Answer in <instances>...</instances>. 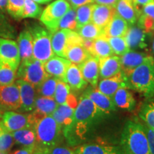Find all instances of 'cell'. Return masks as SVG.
Wrapping results in <instances>:
<instances>
[{
	"instance_id": "60d3db41",
	"label": "cell",
	"mask_w": 154,
	"mask_h": 154,
	"mask_svg": "<svg viewBox=\"0 0 154 154\" xmlns=\"http://www.w3.org/2000/svg\"><path fill=\"white\" fill-rule=\"evenodd\" d=\"M42 8L37 5V3L32 0H25L24 10L23 14L24 18H36L42 15Z\"/></svg>"
},
{
	"instance_id": "d590c367",
	"label": "cell",
	"mask_w": 154,
	"mask_h": 154,
	"mask_svg": "<svg viewBox=\"0 0 154 154\" xmlns=\"http://www.w3.org/2000/svg\"><path fill=\"white\" fill-rule=\"evenodd\" d=\"M16 71L8 64L0 63V86L14 84L17 77Z\"/></svg>"
},
{
	"instance_id": "9c48e42d",
	"label": "cell",
	"mask_w": 154,
	"mask_h": 154,
	"mask_svg": "<svg viewBox=\"0 0 154 154\" xmlns=\"http://www.w3.org/2000/svg\"><path fill=\"white\" fill-rule=\"evenodd\" d=\"M20 60L18 44L13 40L0 38V63L8 64L17 70Z\"/></svg>"
},
{
	"instance_id": "e575fe53",
	"label": "cell",
	"mask_w": 154,
	"mask_h": 154,
	"mask_svg": "<svg viewBox=\"0 0 154 154\" xmlns=\"http://www.w3.org/2000/svg\"><path fill=\"white\" fill-rule=\"evenodd\" d=\"M58 80L59 79L56 77L49 76L41 85L36 88V92L42 96L54 98Z\"/></svg>"
},
{
	"instance_id": "30bf717a",
	"label": "cell",
	"mask_w": 154,
	"mask_h": 154,
	"mask_svg": "<svg viewBox=\"0 0 154 154\" xmlns=\"http://www.w3.org/2000/svg\"><path fill=\"white\" fill-rule=\"evenodd\" d=\"M21 107L19 88L17 84L0 86V108L7 110H17Z\"/></svg>"
},
{
	"instance_id": "9f6ffc18",
	"label": "cell",
	"mask_w": 154,
	"mask_h": 154,
	"mask_svg": "<svg viewBox=\"0 0 154 154\" xmlns=\"http://www.w3.org/2000/svg\"><path fill=\"white\" fill-rule=\"evenodd\" d=\"M0 154H9L8 151L7 152H0Z\"/></svg>"
},
{
	"instance_id": "d6a6232c",
	"label": "cell",
	"mask_w": 154,
	"mask_h": 154,
	"mask_svg": "<svg viewBox=\"0 0 154 154\" xmlns=\"http://www.w3.org/2000/svg\"><path fill=\"white\" fill-rule=\"evenodd\" d=\"M94 4H88L81 6L76 9V29L88 23L91 22L92 13Z\"/></svg>"
},
{
	"instance_id": "ffe728a7",
	"label": "cell",
	"mask_w": 154,
	"mask_h": 154,
	"mask_svg": "<svg viewBox=\"0 0 154 154\" xmlns=\"http://www.w3.org/2000/svg\"><path fill=\"white\" fill-rule=\"evenodd\" d=\"M116 14L115 7L102 5H94L91 22L104 29Z\"/></svg>"
},
{
	"instance_id": "ac0fdd59",
	"label": "cell",
	"mask_w": 154,
	"mask_h": 154,
	"mask_svg": "<svg viewBox=\"0 0 154 154\" xmlns=\"http://www.w3.org/2000/svg\"><path fill=\"white\" fill-rule=\"evenodd\" d=\"M88 97L91 100L98 109L103 113L109 115L113 111H116L117 107L111 98L105 95L98 88H89L85 92Z\"/></svg>"
},
{
	"instance_id": "5bb4252c",
	"label": "cell",
	"mask_w": 154,
	"mask_h": 154,
	"mask_svg": "<svg viewBox=\"0 0 154 154\" xmlns=\"http://www.w3.org/2000/svg\"><path fill=\"white\" fill-rule=\"evenodd\" d=\"M121 88H128L126 76L122 71L110 78L103 79L98 85V89L111 99Z\"/></svg>"
},
{
	"instance_id": "7dc6e473",
	"label": "cell",
	"mask_w": 154,
	"mask_h": 154,
	"mask_svg": "<svg viewBox=\"0 0 154 154\" xmlns=\"http://www.w3.org/2000/svg\"><path fill=\"white\" fill-rule=\"evenodd\" d=\"M94 44V39H90V38H83V42H82V46L87 51L91 54L92 49H93Z\"/></svg>"
},
{
	"instance_id": "11a10c76",
	"label": "cell",
	"mask_w": 154,
	"mask_h": 154,
	"mask_svg": "<svg viewBox=\"0 0 154 154\" xmlns=\"http://www.w3.org/2000/svg\"><path fill=\"white\" fill-rule=\"evenodd\" d=\"M151 50H152V53L154 56V36L153 38V42H152V46H151Z\"/></svg>"
},
{
	"instance_id": "d4e9b609",
	"label": "cell",
	"mask_w": 154,
	"mask_h": 154,
	"mask_svg": "<svg viewBox=\"0 0 154 154\" xmlns=\"http://www.w3.org/2000/svg\"><path fill=\"white\" fill-rule=\"evenodd\" d=\"M116 106L124 110L131 111L136 107V101L134 94L126 88H121L112 98Z\"/></svg>"
},
{
	"instance_id": "83f0119b",
	"label": "cell",
	"mask_w": 154,
	"mask_h": 154,
	"mask_svg": "<svg viewBox=\"0 0 154 154\" xmlns=\"http://www.w3.org/2000/svg\"><path fill=\"white\" fill-rule=\"evenodd\" d=\"M92 56L82 44H73L68 47L66 59L75 64H80Z\"/></svg>"
},
{
	"instance_id": "4fadbf2b",
	"label": "cell",
	"mask_w": 154,
	"mask_h": 154,
	"mask_svg": "<svg viewBox=\"0 0 154 154\" xmlns=\"http://www.w3.org/2000/svg\"><path fill=\"white\" fill-rule=\"evenodd\" d=\"M71 63L72 62L66 58L54 55L44 63V66L46 72L50 76L56 77L58 79L66 82V72Z\"/></svg>"
},
{
	"instance_id": "d6986e66",
	"label": "cell",
	"mask_w": 154,
	"mask_h": 154,
	"mask_svg": "<svg viewBox=\"0 0 154 154\" xmlns=\"http://www.w3.org/2000/svg\"><path fill=\"white\" fill-rule=\"evenodd\" d=\"M147 34L146 32L138 26H131L127 31L125 39L130 49H145L148 47Z\"/></svg>"
},
{
	"instance_id": "484cf974",
	"label": "cell",
	"mask_w": 154,
	"mask_h": 154,
	"mask_svg": "<svg viewBox=\"0 0 154 154\" xmlns=\"http://www.w3.org/2000/svg\"><path fill=\"white\" fill-rule=\"evenodd\" d=\"M66 83L71 88L75 91L84 89L87 86L88 82L84 79L79 68L75 63H72L66 74Z\"/></svg>"
},
{
	"instance_id": "4316f807",
	"label": "cell",
	"mask_w": 154,
	"mask_h": 154,
	"mask_svg": "<svg viewBox=\"0 0 154 154\" xmlns=\"http://www.w3.org/2000/svg\"><path fill=\"white\" fill-rule=\"evenodd\" d=\"M18 47L22 61L32 59L33 56V38L29 30L25 29L19 34Z\"/></svg>"
},
{
	"instance_id": "b9f144b4",
	"label": "cell",
	"mask_w": 154,
	"mask_h": 154,
	"mask_svg": "<svg viewBox=\"0 0 154 154\" xmlns=\"http://www.w3.org/2000/svg\"><path fill=\"white\" fill-rule=\"evenodd\" d=\"M14 141L12 134L6 130L0 138V152L9 151L14 145Z\"/></svg>"
},
{
	"instance_id": "1f68e13d",
	"label": "cell",
	"mask_w": 154,
	"mask_h": 154,
	"mask_svg": "<svg viewBox=\"0 0 154 154\" xmlns=\"http://www.w3.org/2000/svg\"><path fill=\"white\" fill-rule=\"evenodd\" d=\"M76 32L84 38H90L95 40L96 38L104 36V30L94 23H88L76 29Z\"/></svg>"
},
{
	"instance_id": "f1b7e54d",
	"label": "cell",
	"mask_w": 154,
	"mask_h": 154,
	"mask_svg": "<svg viewBox=\"0 0 154 154\" xmlns=\"http://www.w3.org/2000/svg\"><path fill=\"white\" fill-rule=\"evenodd\" d=\"M11 134L15 141L24 147L36 146V135L35 128H24L11 132Z\"/></svg>"
},
{
	"instance_id": "db71d44e",
	"label": "cell",
	"mask_w": 154,
	"mask_h": 154,
	"mask_svg": "<svg viewBox=\"0 0 154 154\" xmlns=\"http://www.w3.org/2000/svg\"><path fill=\"white\" fill-rule=\"evenodd\" d=\"M32 1L35 2L38 4H46L51 2V0H32Z\"/></svg>"
},
{
	"instance_id": "c3c4849f",
	"label": "cell",
	"mask_w": 154,
	"mask_h": 154,
	"mask_svg": "<svg viewBox=\"0 0 154 154\" xmlns=\"http://www.w3.org/2000/svg\"><path fill=\"white\" fill-rule=\"evenodd\" d=\"M119 0H94V2H96L97 5H107V6H112L116 7Z\"/></svg>"
},
{
	"instance_id": "816d5d0a",
	"label": "cell",
	"mask_w": 154,
	"mask_h": 154,
	"mask_svg": "<svg viewBox=\"0 0 154 154\" xmlns=\"http://www.w3.org/2000/svg\"><path fill=\"white\" fill-rule=\"evenodd\" d=\"M8 0H0V9L3 10L5 7H7Z\"/></svg>"
},
{
	"instance_id": "6da1fadb",
	"label": "cell",
	"mask_w": 154,
	"mask_h": 154,
	"mask_svg": "<svg viewBox=\"0 0 154 154\" xmlns=\"http://www.w3.org/2000/svg\"><path fill=\"white\" fill-rule=\"evenodd\" d=\"M108 116L98 109L84 93L75 109L72 125L63 131V136L69 145L79 146L86 140L88 131Z\"/></svg>"
},
{
	"instance_id": "6f0895ef",
	"label": "cell",
	"mask_w": 154,
	"mask_h": 154,
	"mask_svg": "<svg viewBox=\"0 0 154 154\" xmlns=\"http://www.w3.org/2000/svg\"><path fill=\"white\" fill-rule=\"evenodd\" d=\"M1 117H2V109L0 108V118H1Z\"/></svg>"
},
{
	"instance_id": "3957f363",
	"label": "cell",
	"mask_w": 154,
	"mask_h": 154,
	"mask_svg": "<svg viewBox=\"0 0 154 154\" xmlns=\"http://www.w3.org/2000/svg\"><path fill=\"white\" fill-rule=\"evenodd\" d=\"M126 76L128 88L138 91L149 99L154 98V57L135 68Z\"/></svg>"
},
{
	"instance_id": "681fc988",
	"label": "cell",
	"mask_w": 154,
	"mask_h": 154,
	"mask_svg": "<svg viewBox=\"0 0 154 154\" xmlns=\"http://www.w3.org/2000/svg\"><path fill=\"white\" fill-rule=\"evenodd\" d=\"M153 1H154V0H133L134 5L136 6L138 9H139L140 10H141V9H140V7H143L144 6L152 2Z\"/></svg>"
},
{
	"instance_id": "f907efd6",
	"label": "cell",
	"mask_w": 154,
	"mask_h": 154,
	"mask_svg": "<svg viewBox=\"0 0 154 154\" xmlns=\"http://www.w3.org/2000/svg\"><path fill=\"white\" fill-rule=\"evenodd\" d=\"M49 150L42 149V148L36 146L33 154H49Z\"/></svg>"
},
{
	"instance_id": "277c9868",
	"label": "cell",
	"mask_w": 154,
	"mask_h": 154,
	"mask_svg": "<svg viewBox=\"0 0 154 154\" xmlns=\"http://www.w3.org/2000/svg\"><path fill=\"white\" fill-rule=\"evenodd\" d=\"M36 146L47 150L58 146L61 140L62 128L52 116H45L39 119L35 126Z\"/></svg>"
},
{
	"instance_id": "7a4b0ae2",
	"label": "cell",
	"mask_w": 154,
	"mask_h": 154,
	"mask_svg": "<svg viewBox=\"0 0 154 154\" xmlns=\"http://www.w3.org/2000/svg\"><path fill=\"white\" fill-rule=\"evenodd\" d=\"M119 146L121 154H152L143 125L136 119L126 122Z\"/></svg>"
},
{
	"instance_id": "7c38bea8",
	"label": "cell",
	"mask_w": 154,
	"mask_h": 154,
	"mask_svg": "<svg viewBox=\"0 0 154 154\" xmlns=\"http://www.w3.org/2000/svg\"><path fill=\"white\" fill-rule=\"evenodd\" d=\"M20 91L21 96V107L19 111L22 112H29L34 110L36 101V88L30 83L22 79L17 81Z\"/></svg>"
},
{
	"instance_id": "7bdbcfd3",
	"label": "cell",
	"mask_w": 154,
	"mask_h": 154,
	"mask_svg": "<svg viewBox=\"0 0 154 154\" xmlns=\"http://www.w3.org/2000/svg\"><path fill=\"white\" fill-rule=\"evenodd\" d=\"M49 154H76V153L69 148L57 146L49 150Z\"/></svg>"
},
{
	"instance_id": "ba28073f",
	"label": "cell",
	"mask_w": 154,
	"mask_h": 154,
	"mask_svg": "<svg viewBox=\"0 0 154 154\" xmlns=\"http://www.w3.org/2000/svg\"><path fill=\"white\" fill-rule=\"evenodd\" d=\"M2 121L5 129L11 133L24 128H35L38 121L33 113L22 114L13 111H7L2 115Z\"/></svg>"
},
{
	"instance_id": "f5cc1de1",
	"label": "cell",
	"mask_w": 154,
	"mask_h": 154,
	"mask_svg": "<svg viewBox=\"0 0 154 154\" xmlns=\"http://www.w3.org/2000/svg\"><path fill=\"white\" fill-rule=\"evenodd\" d=\"M5 131H6L5 127L4 126L2 121H0V138H1V136H2V134L5 133Z\"/></svg>"
},
{
	"instance_id": "9a60e30c",
	"label": "cell",
	"mask_w": 154,
	"mask_h": 154,
	"mask_svg": "<svg viewBox=\"0 0 154 154\" xmlns=\"http://www.w3.org/2000/svg\"><path fill=\"white\" fill-rule=\"evenodd\" d=\"M153 57L146 53L129 51L120 57L122 72L126 76L135 68L146 61L151 60Z\"/></svg>"
},
{
	"instance_id": "f35d334b",
	"label": "cell",
	"mask_w": 154,
	"mask_h": 154,
	"mask_svg": "<svg viewBox=\"0 0 154 154\" xmlns=\"http://www.w3.org/2000/svg\"><path fill=\"white\" fill-rule=\"evenodd\" d=\"M59 29H76V9L71 8L63 15L59 22Z\"/></svg>"
},
{
	"instance_id": "f6af8a7d",
	"label": "cell",
	"mask_w": 154,
	"mask_h": 154,
	"mask_svg": "<svg viewBox=\"0 0 154 154\" xmlns=\"http://www.w3.org/2000/svg\"><path fill=\"white\" fill-rule=\"evenodd\" d=\"M69 2L72 8L76 9L81 6L88 5V4H93L94 2V0H69Z\"/></svg>"
},
{
	"instance_id": "8fae6325",
	"label": "cell",
	"mask_w": 154,
	"mask_h": 154,
	"mask_svg": "<svg viewBox=\"0 0 154 154\" xmlns=\"http://www.w3.org/2000/svg\"><path fill=\"white\" fill-rule=\"evenodd\" d=\"M74 151L76 154H121L120 146L104 140L81 144L76 146Z\"/></svg>"
},
{
	"instance_id": "ab89813d",
	"label": "cell",
	"mask_w": 154,
	"mask_h": 154,
	"mask_svg": "<svg viewBox=\"0 0 154 154\" xmlns=\"http://www.w3.org/2000/svg\"><path fill=\"white\" fill-rule=\"evenodd\" d=\"M25 0H8L7 9L9 14L16 19H23Z\"/></svg>"
},
{
	"instance_id": "74e56055",
	"label": "cell",
	"mask_w": 154,
	"mask_h": 154,
	"mask_svg": "<svg viewBox=\"0 0 154 154\" xmlns=\"http://www.w3.org/2000/svg\"><path fill=\"white\" fill-rule=\"evenodd\" d=\"M71 87L67 83L61 80H58L57 88L54 99L59 105L63 104L66 102L69 96L70 95Z\"/></svg>"
},
{
	"instance_id": "f546056e",
	"label": "cell",
	"mask_w": 154,
	"mask_h": 154,
	"mask_svg": "<svg viewBox=\"0 0 154 154\" xmlns=\"http://www.w3.org/2000/svg\"><path fill=\"white\" fill-rule=\"evenodd\" d=\"M58 105L54 98L38 96L36 99L34 111L43 116H51Z\"/></svg>"
},
{
	"instance_id": "e0dca14e",
	"label": "cell",
	"mask_w": 154,
	"mask_h": 154,
	"mask_svg": "<svg viewBox=\"0 0 154 154\" xmlns=\"http://www.w3.org/2000/svg\"><path fill=\"white\" fill-rule=\"evenodd\" d=\"M115 8L117 14L130 26L135 24L141 14V10L134 5L133 0H119Z\"/></svg>"
},
{
	"instance_id": "2e32d148",
	"label": "cell",
	"mask_w": 154,
	"mask_h": 154,
	"mask_svg": "<svg viewBox=\"0 0 154 154\" xmlns=\"http://www.w3.org/2000/svg\"><path fill=\"white\" fill-rule=\"evenodd\" d=\"M84 79L94 87L98 84L100 74L99 59L91 56L84 62L78 65Z\"/></svg>"
},
{
	"instance_id": "52a82bcc",
	"label": "cell",
	"mask_w": 154,
	"mask_h": 154,
	"mask_svg": "<svg viewBox=\"0 0 154 154\" xmlns=\"http://www.w3.org/2000/svg\"><path fill=\"white\" fill-rule=\"evenodd\" d=\"M71 8L70 4L66 0H56L46 7L40 17V21L53 34L59 30V22Z\"/></svg>"
},
{
	"instance_id": "44dd1931",
	"label": "cell",
	"mask_w": 154,
	"mask_h": 154,
	"mask_svg": "<svg viewBox=\"0 0 154 154\" xmlns=\"http://www.w3.org/2000/svg\"><path fill=\"white\" fill-rule=\"evenodd\" d=\"M99 76L101 78L107 79L112 77L122 71L120 57L111 56L99 59Z\"/></svg>"
},
{
	"instance_id": "5b68a950",
	"label": "cell",
	"mask_w": 154,
	"mask_h": 154,
	"mask_svg": "<svg viewBox=\"0 0 154 154\" xmlns=\"http://www.w3.org/2000/svg\"><path fill=\"white\" fill-rule=\"evenodd\" d=\"M29 30L33 38L34 57L42 63H45L55 54L51 47L52 34L49 30L38 25L32 26Z\"/></svg>"
},
{
	"instance_id": "ee69618b",
	"label": "cell",
	"mask_w": 154,
	"mask_h": 154,
	"mask_svg": "<svg viewBox=\"0 0 154 154\" xmlns=\"http://www.w3.org/2000/svg\"><path fill=\"white\" fill-rule=\"evenodd\" d=\"M146 136H147L148 140H149L150 149L152 154H154V128H149V127L143 125Z\"/></svg>"
},
{
	"instance_id": "4dcf8cb0",
	"label": "cell",
	"mask_w": 154,
	"mask_h": 154,
	"mask_svg": "<svg viewBox=\"0 0 154 154\" xmlns=\"http://www.w3.org/2000/svg\"><path fill=\"white\" fill-rule=\"evenodd\" d=\"M91 55L99 59L114 55L110 44L105 36H102L94 40Z\"/></svg>"
},
{
	"instance_id": "603a6c76",
	"label": "cell",
	"mask_w": 154,
	"mask_h": 154,
	"mask_svg": "<svg viewBox=\"0 0 154 154\" xmlns=\"http://www.w3.org/2000/svg\"><path fill=\"white\" fill-rule=\"evenodd\" d=\"M75 109L67 105L66 103L58 105L56 110L52 113V117L60 125L63 131L66 130L72 124L74 121Z\"/></svg>"
},
{
	"instance_id": "cb8c5ba5",
	"label": "cell",
	"mask_w": 154,
	"mask_h": 154,
	"mask_svg": "<svg viewBox=\"0 0 154 154\" xmlns=\"http://www.w3.org/2000/svg\"><path fill=\"white\" fill-rule=\"evenodd\" d=\"M72 30L59 29L51 36V47L54 53L59 57L66 58L69 33Z\"/></svg>"
},
{
	"instance_id": "836d02e7",
	"label": "cell",
	"mask_w": 154,
	"mask_h": 154,
	"mask_svg": "<svg viewBox=\"0 0 154 154\" xmlns=\"http://www.w3.org/2000/svg\"><path fill=\"white\" fill-rule=\"evenodd\" d=\"M138 117L143 125L154 128V101L146 102L140 108Z\"/></svg>"
},
{
	"instance_id": "8992f818",
	"label": "cell",
	"mask_w": 154,
	"mask_h": 154,
	"mask_svg": "<svg viewBox=\"0 0 154 154\" xmlns=\"http://www.w3.org/2000/svg\"><path fill=\"white\" fill-rule=\"evenodd\" d=\"M50 75L44 69V63L33 57L22 61L17 72V78L30 83L36 88Z\"/></svg>"
},
{
	"instance_id": "bcb514c9",
	"label": "cell",
	"mask_w": 154,
	"mask_h": 154,
	"mask_svg": "<svg viewBox=\"0 0 154 154\" xmlns=\"http://www.w3.org/2000/svg\"><path fill=\"white\" fill-rule=\"evenodd\" d=\"M36 146H26L23 147L22 149H19L14 152L12 154H33Z\"/></svg>"
},
{
	"instance_id": "7402d4cb",
	"label": "cell",
	"mask_w": 154,
	"mask_h": 154,
	"mask_svg": "<svg viewBox=\"0 0 154 154\" xmlns=\"http://www.w3.org/2000/svg\"><path fill=\"white\" fill-rule=\"evenodd\" d=\"M128 28L129 25L126 21H125L116 13L111 22L103 29L104 36L106 38L120 37V36L124 37Z\"/></svg>"
},
{
	"instance_id": "8d00e7d4",
	"label": "cell",
	"mask_w": 154,
	"mask_h": 154,
	"mask_svg": "<svg viewBox=\"0 0 154 154\" xmlns=\"http://www.w3.org/2000/svg\"><path fill=\"white\" fill-rule=\"evenodd\" d=\"M110 44L113 53L117 56H123L130 51L127 42L124 36L120 37H109L106 38Z\"/></svg>"
}]
</instances>
